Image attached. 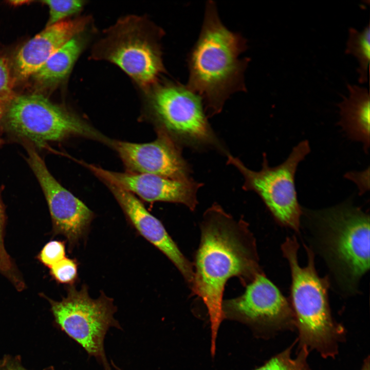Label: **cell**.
Returning <instances> with one entry per match:
<instances>
[{"instance_id":"cell-1","label":"cell","mask_w":370,"mask_h":370,"mask_svg":"<svg viewBox=\"0 0 370 370\" xmlns=\"http://www.w3.org/2000/svg\"><path fill=\"white\" fill-rule=\"evenodd\" d=\"M202 218L191 289L207 308L214 356L218 331L225 319L222 304L227 281L236 276L248 285L262 272L255 239L245 221L235 219L217 204L208 208Z\"/></svg>"},{"instance_id":"cell-8","label":"cell","mask_w":370,"mask_h":370,"mask_svg":"<svg viewBox=\"0 0 370 370\" xmlns=\"http://www.w3.org/2000/svg\"><path fill=\"white\" fill-rule=\"evenodd\" d=\"M136 17L122 20L103 40L100 58L118 66L140 86L150 88L165 69L160 40L162 32Z\"/></svg>"},{"instance_id":"cell-12","label":"cell","mask_w":370,"mask_h":370,"mask_svg":"<svg viewBox=\"0 0 370 370\" xmlns=\"http://www.w3.org/2000/svg\"><path fill=\"white\" fill-rule=\"evenodd\" d=\"M113 144L131 171L175 180L191 178L190 166L181 154L182 147L162 131H159L157 138L151 142L117 141Z\"/></svg>"},{"instance_id":"cell-2","label":"cell","mask_w":370,"mask_h":370,"mask_svg":"<svg viewBox=\"0 0 370 370\" xmlns=\"http://www.w3.org/2000/svg\"><path fill=\"white\" fill-rule=\"evenodd\" d=\"M247 40L221 22L214 2L206 4L199 37L188 57L187 87L201 99L208 116L220 113L234 93L246 91L244 74L250 59H240Z\"/></svg>"},{"instance_id":"cell-17","label":"cell","mask_w":370,"mask_h":370,"mask_svg":"<svg viewBox=\"0 0 370 370\" xmlns=\"http://www.w3.org/2000/svg\"><path fill=\"white\" fill-rule=\"evenodd\" d=\"M84 31L67 41L32 75L36 82L44 86L52 85L67 77L87 42Z\"/></svg>"},{"instance_id":"cell-7","label":"cell","mask_w":370,"mask_h":370,"mask_svg":"<svg viewBox=\"0 0 370 370\" xmlns=\"http://www.w3.org/2000/svg\"><path fill=\"white\" fill-rule=\"evenodd\" d=\"M307 140L295 146L286 160L270 167L263 154L262 167L254 171L229 153L227 164L235 166L244 177L243 189L253 191L262 199L270 213L280 224L299 232L303 211L299 203L294 177L299 163L310 152Z\"/></svg>"},{"instance_id":"cell-13","label":"cell","mask_w":370,"mask_h":370,"mask_svg":"<svg viewBox=\"0 0 370 370\" xmlns=\"http://www.w3.org/2000/svg\"><path fill=\"white\" fill-rule=\"evenodd\" d=\"M87 166L104 183L135 193L145 201L181 203L191 211L197 205V193L202 186L192 178L180 180L153 174L113 172L91 164Z\"/></svg>"},{"instance_id":"cell-16","label":"cell","mask_w":370,"mask_h":370,"mask_svg":"<svg viewBox=\"0 0 370 370\" xmlns=\"http://www.w3.org/2000/svg\"><path fill=\"white\" fill-rule=\"evenodd\" d=\"M348 94L338 106L340 108L339 124L348 137L363 144L365 153L370 144V96L367 88L348 83Z\"/></svg>"},{"instance_id":"cell-3","label":"cell","mask_w":370,"mask_h":370,"mask_svg":"<svg viewBox=\"0 0 370 370\" xmlns=\"http://www.w3.org/2000/svg\"><path fill=\"white\" fill-rule=\"evenodd\" d=\"M299 244L294 237H288L282 245L284 257L291 271V300L295 327L299 332L300 347L316 350L323 358H333L344 337L342 326L333 319L329 307V280L322 278L316 270L314 254L305 246L307 264L298 262Z\"/></svg>"},{"instance_id":"cell-26","label":"cell","mask_w":370,"mask_h":370,"mask_svg":"<svg viewBox=\"0 0 370 370\" xmlns=\"http://www.w3.org/2000/svg\"><path fill=\"white\" fill-rule=\"evenodd\" d=\"M356 173L359 179L356 177L352 173H347L346 175V177L354 181L357 183V186H358V187L360 189L359 190L360 193L362 194L364 193L365 191L368 190L369 186L364 183L361 181V180L366 182V175L369 173V169H367V170H365L363 172H357Z\"/></svg>"},{"instance_id":"cell-19","label":"cell","mask_w":370,"mask_h":370,"mask_svg":"<svg viewBox=\"0 0 370 370\" xmlns=\"http://www.w3.org/2000/svg\"><path fill=\"white\" fill-rule=\"evenodd\" d=\"M293 345L272 357L255 370H310L307 361L309 353L307 347H301L297 357L293 358L291 356Z\"/></svg>"},{"instance_id":"cell-11","label":"cell","mask_w":370,"mask_h":370,"mask_svg":"<svg viewBox=\"0 0 370 370\" xmlns=\"http://www.w3.org/2000/svg\"><path fill=\"white\" fill-rule=\"evenodd\" d=\"M29 164L45 194L53 231L64 236L72 248L84 238L94 214L81 200L62 187L47 169L35 150L27 148Z\"/></svg>"},{"instance_id":"cell-20","label":"cell","mask_w":370,"mask_h":370,"mask_svg":"<svg viewBox=\"0 0 370 370\" xmlns=\"http://www.w3.org/2000/svg\"><path fill=\"white\" fill-rule=\"evenodd\" d=\"M43 2L48 6L49 9V18L46 27L80 12L86 3L85 1L80 0H48Z\"/></svg>"},{"instance_id":"cell-10","label":"cell","mask_w":370,"mask_h":370,"mask_svg":"<svg viewBox=\"0 0 370 370\" xmlns=\"http://www.w3.org/2000/svg\"><path fill=\"white\" fill-rule=\"evenodd\" d=\"M225 319L246 324L264 334H274L295 327L290 302L263 272L247 285L244 293L223 300Z\"/></svg>"},{"instance_id":"cell-21","label":"cell","mask_w":370,"mask_h":370,"mask_svg":"<svg viewBox=\"0 0 370 370\" xmlns=\"http://www.w3.org/2000/svg\"><path fill=\"white\" fill-rule=\"evenodd\" d=\"M78 264L75 259L65 257L50 268L51 274L58 283L72 285L77 280Z\"/></svg>"},{"instance_id":"cell-5","label":"cell","mask_w":370,"mask_h":370,"mask_svg":"<svg viewBox=\"0 0 370 370\" xmlns=\"http://www.w3.org/2000/svg\"><path fill=\"white\" fill-rule=\"evenodd\" d=\"M149 104L159 131L182 147L213 148L227 154L208 121L200 97L178 82H157L150 88Z\"/></svg>"},{"instance_id":"cell-28","label":"cell","mask_w":370,"mask_h":370,"mask_svg":"<svg viewBox=\"0 0 370 370\" xmlns=\"http://www.w3.org/2000/svg\"><path fill=\"white\" fill-rule=\"evenodd\" d=\"M361 370H369V360L368 357L364 361Z\"/></svg>"},{"instance_id":"cell-25","label":"cell","mask_w":370,"mask_h":370,"mask_svg":"<svg viewBox=\"0 0 370 370\" xmlns=\"http://www.w3.org/2000/svg\"><path fill=\"white\" fill-rule=\"evenodd\" d=\"M0 370H27L16 358L6 356L0 362Z\"/></svg>"},{"instance_id":"cell-22","label":"cell","mask_w":370,"mask_h":370,"mask_svg":"<svg viewBox=\"0 0 370 370\" xmlns=\"http://www.w3.org/2000/svg\"><path fill=\"white\" fill-rule=\"evenodd\" d=\"M13 79L7 59L0 53V103H9L15 97Z\"/></svg>"},{"instance_id":"cell-6","label":"cell","mask_w":370,"mask_h":370,"mask_svg":"<svg viewBox=\"0 0 370 370\" xmlns=\"http://www.w3.org/2000/svg\"><path fill=\"white\" fill-rule=\"evenodd\" d=\"M67 292L60 301H49L57 324L104 370H112L105 355L104 339L110 328L122 329L114 317L117 308L113 300L103 292L92 299L85 285L79 290L72 285Z\"/></svg>"},{"instance_id":"cell-27","label":"cell","mask_w":370,"mask_h":370,"mask_svg":"<svg viewBox=\"0 0 370 370\" xmlns=\"http://www.w3.org/2000/svg\"><path fill=\"white\" fill-rule=\"evenodd\" d=\"M0 271L3 272L4 274L10 275V273L9 271L7 270V269L6 268V267L4 266L3 263H2L1 259L0 258Z\"/></svg>"},{"instance_id":"cell-23","label":"cell","mask_w":370,"mask_h":370,"mask_svg":"<svg viewBox=\"0 0 370 370\" xmlns=\"http://www.w3.org/2000/svg\"><path fill=\"white\" fill-rule=\"evenodd\" d=\"M39 259L50 268L65 257V246L63 242L52 240L45 245L41 250Z\"/></svg>"},{"instance_id":"cell-14","label":"cell","mask_w":370,"mask_h":370,"mask_svg":"<svg viewBox=\"0 0 370 370\" xmlns=\"http://www.w3.org/2000/svg\"><path fill=\"white\" fill-rule=\"evenodd\" d=\"M105 184L112 191L132 225L142 237L166 256L191 288L194 278V266L181 252L162 223L147 211L133 193L113 184Z\"/></svg>"},{"instance_id":"cell-4","label":"cell","mask_w":370,"mask_h":370,"mask_svg":"<svg viewBox=\"0 0 370 370\" xmlns=\"http://www.w3.org/2000/svg\"><path fill=\"white\" fill-rule=\"evenodd\" d=\"M316 242L341 288L356 291L369 268V216L349 201L321 210H305Z\"/></svg>"},{"instance_id":"cell-18","label":"cell","mask_w":370,"mask_h":370,"mask_svg":"<svg viewBox=\"0 0 370 370\" xmlns=\"http://www.w3.org/2000/svg\"><path fill=\"white\" fill-rule=\"evenodd\" d=\"M346 54L354 55L358 60L359 67L358 81L360 83L368 80V66L370 60V28L368 24L362 31L354 27L348 29V36L345 50Z\"/></svg>"},{"instance_id":"cell-30","label":"cell","mask_w":370,"mask_h":370,"mask_svg":"<svg viewBox=\"0 0 370 370\" xmlns=\"http://www.w3.org/2000/svg\"><path fill=\"white\" fill-rule=\"evenodd\" d=\"M111 364L116 370H122L120 368L118 367L117 365H116L113 361H112V362H111Z\"/></svg>"},{"instance_id":"cell-9","label":"cell","mask_w":370,"mask_h":370,"mask_svg":"<svg viewBox=\"0 0 370 370\" xmlns=\"http://www.w3.org/2000/svg\"><path fill=\"white\" fill-rule=\"evenodd\" d=\"M5 115L12 132L39 144L71 135L107 141L84 120L42 95L15 96L8 103Z\"/></svg>"},{"instance_id":"cell-29","label":"cell","mask_w":370,"mask_h":370,"mask_svg":"<svg viewBox=\"0 0 370 370\" xmlns=\"http://www.w3.org/2000/svg\"><path fill=\"white\" fill-rule=\"evenodd\" d=\"M4 114L3 105L0 103V122Z\"/></svg>"},{"instance_id":"cell-24","label":"cell","mask_w":370,"mask_h":370,"mask_svg":"<svg viewBox=\"0 0 370 370\" xmlns=\"http://www.w3.org/2000/svg\"><path fill=\"white\" fill-rule=\"evenodd\" d=\"M5 214L3 206L0 201V258L6 268L11 273L13 268L10 258L7 254L4 243V229Z\"/></svg>"},{"instance_id":"cell-15","label":"cell","mask_w":370,"mask_h":370,"mask_svg":"<svg viewBox=\"0 0 370 370\" xmlns=\"http://www.w3.org/2000/svg\"><path fill=\"white\" fill-rule=\"evenodd\" d=\"M87 17L62 21L46 28L26 43L15 58L18 77L27 78L35 73L60 48L86 29Z\"/></svg>"}]
</instances>
